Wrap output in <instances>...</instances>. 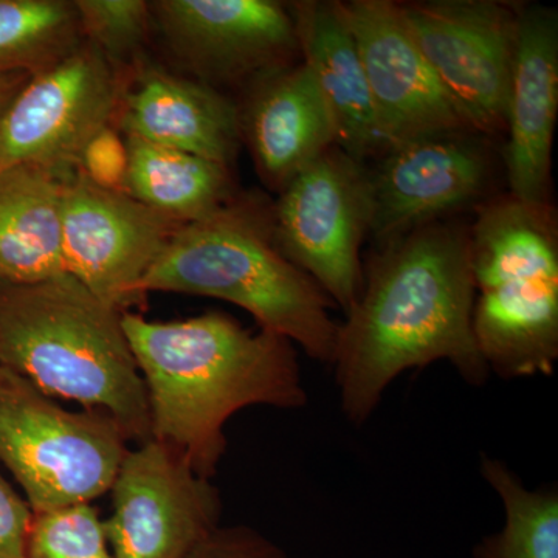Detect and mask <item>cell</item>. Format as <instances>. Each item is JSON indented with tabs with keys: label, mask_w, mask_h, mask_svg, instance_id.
<instances>
[{
	"label": "cell",
	"mask_w": 558,
	"mask_h": 558,
	"mask_svg": "<svg viewBox=\"0 0 558 558\" xmlns=\"http://www.w3.org/2000/svg\"><path fill=\"white\" fill-rule=\"evenodd\" d=\"M472 328L488 373L550 376L558 360V220L553 204L488 197L469 226Z\"/></svg>",
	"instance_id": "obj_5"
},
{
	"label": "cell",
	"mask_w": 558,
	"mask_h": 558,
	"mask_svg": "<svg viewBox=\"0 0 558 558\" xmlns=\"http://www.w3.org/2000/svg\"><path fill=\"white\" fill-rule=\"evenodd\" d=\"M27 558H116L92 502L33 513Z\"/></svg>",
	"instance_id": "obj_24"
},
{
	"label": "cell",
	"mask_w": 558,
	"mask_h": 558,
	"mask_svg": "<svg viewBox=\"0 0 558 558\" xmlns=\"http://www.w3.org/2000/svg\"><path fill=\"white\" fill-rule=\"evenodd\" d=\"M128 440L102 411L62 409L0 366V464L33 513L92 502L109 492Z\"/></svg>",
	"instance_id": "obj_6"
},
{
	"label": "cell",
	"mask_w": 558,
	"mask_h": 558,
	"mask_svg": "<svg viewBox=\"0 0 558 558\" xmlns=\"http://www.w3.org/2000/svg\"><path fill=\"white\" fill-rule=\"evenodd\" d=\"M244 94L241 138L263 182L279 194L336 146L328 106L301 61L252 81Z\"/></svg>",
	"instance_id": "obj_16"
},
{
	"label": "cell",
	"mask_w": 558,
	"mask_h": 558,
	"mask_svg": "<svg viewBox=\"0 0 558 558\" xmlns=\"http://www.w3.org/2000/svg\"><path fill=\"white\" fill-rule=\"evenodd\" d=\"M84 43L90 44L116 68L142 51L153 27L150 3L145 0H76Z\"/></svg>",
	"instance_id": "obj_23"
},
{
	"label": "cell",
	"mask_w": 558,
	"mask_h": 558,
	"mask_svg": "<svg viewBox=\"0 0 558 558\" xmlns=\"http://www.w3.org/2000/svg\"><path fill=\"white\" fill-rule=\"evenodd\" d=\"M185 558H292L266 535L247 526H219Z\"/></svg>",
	"instance_id": "obj_26"
},
{
	"label": "cell",
	"mask_w": 558,
	"mask_h": 558,
	"mask_svg": "<svg viewBox=\"0 0 558 558\" xmlns=\"http://www.w3.org/2000/svg\"><path fill=\"white\" fill-rule=\"evenodd\" d=\"M109 492L105 529L116 558H185L220 526L219 488L156 439L128 450Z\"/></svg>",
	"instance_id": "obj_10"
},
{
	"label": "cell",
	"mask_w": 558,
	"mask_h": 558,
	"mask_svg": "<svg viewBox=\"0 0 558 558\" xmlns=\"http://www.w3.org/2000/svg\"><path fill=\"white\" fill-rule=\"evenodd\" d=\"M473 300L469 226L435 220L379 245L332 363L348 421L365 424L400 374L440 360L483 385L490 373L473 337Z\"/></svg>",
	"instance_id": "obj_1"
},
{
	"label": "cell",
	"mask_w": 558,
	"mask_h": 558,
	"mask_svg": "<svg viewBox=\"0 0 558 558\" xmlns=\"http://www.w3.org/2000/svg\"><path fill=\"white\" fill-rule=\"evenodd\" d=\"M120 132L231 167L242 143L238 102L215 87L157 68L121 95Z\"/></svg>",
	"instance_id": "obj_17"
},
{
	"label": "cell",
	"mask_w": 558,
	"mask_h": 558,
	"mask_svg": "<svg viewBox=\"0 0 558 558\" xmlns=\"http://www.w3.org/2000/svg\"><path fill=\"white\" fill-rule=\"evenodd\" d=\"M130 153L126 194L179 223L196 222L234 196L230 167L143 140Z\"/></svg>",
	"instance_id": "obj_20"
},
{
	"label": "cell",
	"mask_w": 558,
	"mask_h": 558,
	"mask_svg": "<svg viewBox=\"0 0 558 558\" xmlns=\"http://www.w3.org/2000/svg\"><path fill=\"white\" fill-rule=\"evenodd\" d=\"M33 510L0 475V558H27Z\"/></svg>",
	"instance_id": "obj_27"
},
{
	"label": "cell",
	"mask_w": 558,
	"mask_h": 558,
	"mask_svg": "<svg viewBox=\"0 0 558 558\" xmlns=\"http://www.w3.org/2000/svg\"><path fill=\"white\" fill-rule=\"evenodd\" d=\"M227 301L248 312L259 329L299 344L311 359L332 365L340 325L333 303L292 260L275 238L271 204L236 196L172 234L140 286Z\"/></svg>",
	"instance_id": "obj_3"
},
{
	"label": "cell",
	"mask_w": 558,
	"mask_h": 558,
	"mask_svg": "<svg viewBox=\"0 0 558 558\" xmlns=\"http://www.w3.org/2000/svg\"><path fill=\"white\" fill-rule=\"evenodd\" d=\"M0 366L51 399L102 411L130 440L150 439L148 392L123 312L69 274L0 284Z\"/></svg>",
	"instance_id": "obj_4"
},
{
	"label": "cell",
	"mask_w": 558,
	"mask_h": 558,
	"mask_svg": "<svg viewBox=\"0 0 558 558\" xmlns=\"http://www.w3.org/2000/svg\"><path fill=\"white\" fill-rule=\"evenodd\" d=\"M31 76L28 73H9L0 76V119Z\"/></svg>",
	"instance_id": "obj_28"
},
{
	"label": "cell",
	"mask_w": 558,
	"mask_h": 558,
	"mask_svg": "<svg viewBox=\"0 0 558 558\" xmlns=\"http://www.w3.org/2000/svg\"><path fill=\"white\" fill-rule=\"evenodd\" d=\"M490 140L469 131L411 140L385 150L369 170L373 219L379 245L417 227L488 199Z\"/></svg>",
	"instance_id": "obj_13"
},
{
	"label": "cell",
	"mask_w": 558,
	"mask_h": 558,
	"mask_svg": "<svg viewBox=\"0 0 558 558\" xmlns=\"http://www.w3.org/2000/svg\"><path fill=\"white\" fill-rule=\"evenodd\" d=\"M336 5L357 44L387 149L411 140L469 131L418 49L400 3L348 0Z\"/></svg>",
	"instance_id": "obj_14"
},
{
	"label": "cell",
	"mask_w": 558,
	"mask_h": 558,
	"mask_svg": "<svg viewBox=\"0 0 558 558\" xmlns=\"http://www.w3.org/2000/svg\"><path fill=\"white\" fill-rule=\"evenodd\" d=\"M117 68L83 43L28 78L0 119V170L28 165L62 180L78 171L81 154L113 124L121 100Z\"/></svg>",
	"instance_id": "obj_9"
},
{
	"label": "cell",
	"mask_w": 558,
	"mask_h": 558,
	"mask_svg": "<svg viewBox=\"0 0 558 558\" xmlns=\"http://www.w3.org/2000/svg\"><path fill=\"white\" fill-rule=\"evenodd\" d=\"M481 475L505 508V524L473 549V558H558L556 486L524 487L501 459L481 457Z\"/></svg>",
	"instance_id": "obj_21"
},
{
	"label": "cell",
	"mask_w": 558,
	"mask_h": 558,
	"mask_svg": "<svg viewBox=\"0 0 558 558\" xmlns=\"http://www.w3.org/2000/svg\"><path fill=\"white\" fill-rule=\"evenodd\" d=\"M180 226L130 194L94 185L80 171L62 183L65 274L120 312L143 300L140 286Z\"/></svg>",
	"instance_id": "obj_12"
},
{
	"label": "cell",
	"mask_w": 558,
	"mask_h": 558,
	"mask_svg": "<svg viewBox=\"0 0 558 558\" xmlns=\"http://www.w3.org/2000/svg\"><path fill=\"white\" fill-rule=\"evenodd\" d=\"M83 43L73 2L0 0V76L36 75Z\"/></svg>",
	"instance_id": "obj_22"
},
{
	"label": "cell",
	"mask_w": 558,
	"mask_h": 558,
	"mask_svg": "<svg viewBox=\"0 0 558 558\" xmlns=\"http://www.w3.org/2000/svg\"><path fill=\"white\" fill-rule=\"evenodd\" d=\"M271 218L286 258L348 314L362 290L360 248L373 219L368 165L332 146L279 193Z\"/></svg>",
	"instance_id": "obj_7"
},
{
	"label": "cell",
	"mask_w": 558,
	"mask_h": 558,
	"mask_svg": "<svg viewBox=\"0 0 558 558\" xmlns=\"http://www.w3.org/2000/svg\"><path fill=\"white\" fill-rule=\"evenodd\" d=\"M150 3L172 57L190 78L222 92L300 61L288 3L275 0H157Z\"/></svg>",
	"instance_id": "obj_11"
},
{
	"label": "cell",
	"mask_w": 558,
	"mask_h": 558,
	"mask_svg": "<svg viewBox=\"0 0 558 558\" xmlns=\"http://www.w3.org/2000/svg\"><path fill=\"white\" fill-rule=\"evenodd\" d=\"M299 40L300 61L310 69L332 119L336 146L360 163L387 150L357 44L336 2L288 3Z\"/></svg>",
	"instance_id": "obj_18"
},
{
	"label": "cell",
	"mask_w": 558,
	"mask_h": 558,
	"mask_svg": "<svg viewBox=\"0 0 558 558\" xmlns=\"http://www.w3.org/2000/svg\"><path fill=\"white\" fill-rule=\"evenodd\" d=\"M62 183L28 165L0 170V284H35L65 274Z\"/></svg>",
	"instance_id": "obj_19"
},
{
	"label": "cell",
	"mask_w": 558,
	"mask_h": 558,
	"mask_svg": "<svg viewBox=\"0 0 558 558\" xmlns=\"http://www.w3.org/2000/svg\"><path fill=\"white\" fill-rule=\"evenodd\" d=\"M123 329L148 392L150 439L204 478L218 472L234 413L307 405L295 347L269 330L244 328L223 312L174 322L123 312Z\"/></svg>",
	"instance_id": "obj_2"
},
{
	"label": "cell",
	"mask_w": 558,
	"mask_h": 558,
	"mask_svg": "<svg viewBox=\"0 0 558 558\" xmlns=\"http://www.w3.org/2000/svg\"><path fill=\"white\" fill-rule=\"evenodd\" d=\"M130 153L126 138L113 124L102 128L81 154L78 171L102 190L126 193Z\"/></svg>",
	"instance_id": "obj_25"
},
{
	"label": "cell",
	"mask_w": 558,
	"mask_h": 558,
	"mask_svg": "<svg viewBox=\"0 0 558 558\" xmlns=\"http://www.w3.org/2000/svg\"><path fill=\"white\" fill-rule=\"evenodd\" d=\"M521 7L502 0L400 3L411 35L465 128L487 140L506 132Z\"/></svg>",
	"instance_id": "obj_8"
},
{
	"label": "cell",
	"mask_w": 558,
	"mask_h": 558,
	"mask_svg": "<svg viewBox=\"0 0 558 558\" xmlns=\"http://www.w3.org/2000/svg\"><path fill=\"white\" fill-rule=\"evenodd\" d=\"M558 112V13L521 7L502 153L510 196L553 204V143Z\"/></svg>",
	"instance_id": "obj_15"
}]
</instances>
